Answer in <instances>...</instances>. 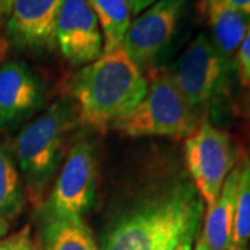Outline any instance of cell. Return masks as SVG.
I'll use <instances>...</instances> for the list:
<instances>
[{"instance_id": "obj_16", "label": "cell", "mask_w": 250, "mask_h": 250, "mask_svg": "<svg viewBox=\"0 0 250 250\" xmlns=\"http://www.w3.org/2000/svg\"><path fill=\"white\" fill-rule=\"evenodd\" d=\"M25 205L22 179L14 154L0 143V221L13 218Z\"/></svg>"}, {"instance_id": "obj_8", "label": "cell", "mask_w": 250, "mask_h": 250, "mask_svg": "<svg viewBox=\"0 0 250 250\" xmlns=\"http://www.w3.org/2000/svg\"><path fill=\"white\" fill-rule=\"evenodd\" d=\"M188 0H157L138 14L125 34L123 49L141 68L168 47L187 11Z\"/></svg>"}, {"instance_id": "obj_9", "label": "cell", "mask_w": 250, "mask_h": 250, "mask_svg": "<svg viewBox=\"0 0 250 250\" xmlns=\"http://www.w3.org/2000/svg\"><path fill=\"white\" fill-rule=\"evenodd\" d=\"M56 41L74 65H88L103 54V34L89 0H62Z\"/></svg>"}, {"instance_id": "obj_22", "label": "cell", "mask_w": 250, "mask_h": 250, "mask_svg": "<svg viewBox=\"0 0 250 250\" xmlns=\"http://www.w3.org/2000/svg\"><path fill=\"white\" fill-rule=\"evenodd\" d=\"M13 1L14 0H0V22L7 20Z\"/></svg>"}, {"instance_id": "obj_5", "label": "cell", "mask_w": 250, "mask_h": 250, "mask_svg": "<svg viewBox=\"0 0 250 250\" xmlns=\"http://www.w3.org/2000/svg\"><path fill=\"white\" fill-rule=\"evenodd\" d=\"M232 68V60L225 57L208 36L199 34L171 74L189 107L199 117L227 95Z\"/></svg>"}, {"instance_id": "obj_19", "label": "cell", "mask_w": 250, "mask_h": 250, "mask_svg": "<svg viewBox=\"0 0 250 250\" xmlns=\"http://www.w3.org/2000/svg\"><path fill=\"white\" fill-rule=\"evenodd\" d=\"M4 221H0V231L1 225ZM0 250H38L31 242L29 236L27 235V231L17 233L14 236H10L7 239L0 241Z\"/></svg>"}, {"instance_id": "obj_21", "label": "cell", "mask_w": 250, "mask_h": 250, "mask_svg": "<svg viewBox=\"0 0 250 250\" xmlns=\"http://www.w3.org/2000/svg\"><path fill=\"white\" fill-rule=\"evenodd\" d=\"M245 17L250 20V0H229Z\"/></svg>"}, {"instance_id": "obj_15", "label": "cell", "mask_w": 250, "mask_h": 250, "mask_svg": "<svg viewBox=\"0 0 250 250\" xmlns=\"http://www.w3.org/2000/svg\"><path fill=\"white\" fill-rule=\"evenodd\" d=\"M103 34V53L123 46L131 25V7L128 0H89Z\"/></svg>"}, {"instance_id": "obj_23", "label": "cell", "mask_w": 250, "mask_h": 250, "mask_svg": "<svg viewBox=\"0 0 250 250\" xmlns=\"http://www.w3.org/2000/svg\"><path fill=\"white\" fill-rule=\"evenodd\" d=\"M195 236H188L184 241L181 242L178 245V248L175 250H192V241H193Z\"/></svg>"}, {"instance_id": "obj_4", "label": "cell", "mask_w": 250, "mask_h": 250, "mask_svg": "<svg viewBox=\"0 0 250 250\" xmlns=\"http://www.w3.org/2000/svg\"><path fill=\"white\" fill-rule=\"evenodd\" d=\"M199 117L189 107L171 71H153L143 99L113 128L128 136L188 138L195 132Z\"/></svg>"}, {"instance_id": "obj_3", "label": "cell", "mask_w": 250, "mask_h": 250, "mask_svg": "<svg viewBox=\"0 0 250 250\" xmlns=\"http://www.w3.org/2000/svg\"><path fill=\"white\" fill-rule=\"evenodd\" d=\"M75 121L74 102L60 99L16 138L13 154L28 199L34 205L42 206L45 202L46 189L57 171L65 138Z\"/></svg>"}, {"instance_id": "obj_12", "label": "cell", "mask_w": 250, "mask_h": 250, "mask_svg": "<svg viewBox=\"0 0 250 250\" xmlns=\"http://www.w3.org/2000/svg\"><path fill=\"white\" fill-rule=\"evenodd\" d=\"M241 163L233 167L224 182L223 189L213 205L207 206L200 241L208 250H220L232 246V231Z\"/></svg>"}, {"instance_id": "obj_1", "label": "cell", "mask_w": 250, "mask_h": 250, "mask_svg": "<svg viewBox=\"0 0 250 250\" xmlns=\"http://www.w3.org/2000/svg\"><path fill=\"white\" fill-rule=\"evenodd\" d=\"M203 200L193 184L179 181L117 217L102 241V250H175L195 236Z\"/></svg>"}, {"instance_id": "obj_24", "label": "cell", "mask_w": 250, "mask_h": 250, "mask_svg": "<svg viewBox=\"0 0 250 250\" xmlns=\"http://www.w3.org/2000/svg\"><path fill=\"white\" fill-rule=\"evenodd\" d=\"M197 241L200 242V245H202V248H203V250H208L207 248H206L205 245H203V242L200 241V239H197ZM220 250H235V248L233 246H229V248H225V249H220Z\"/></svg>"}, {"instance_id": "obj_18", "label": "cell", "mask_w": 250, "mask_h": 250, "mask_svg": "<svg viewBox=\"0 0 250 250\" xmlns=\"http://www.w3.org/2000/svg\"><path fill=\"white\" fill-rule=\"evenodd\" d=\"M236 64L242 83L250 88V25L236 52Z\"/></svg>"}, {"instance_id": "obj_2", "label": "cell", "mask_w": 250, "mask_h": 250, "mask_svg": "<svg viewBox=\"0 0 250 250\" xmlns=\"http://www.w3.org/2000/svg\"><path fill=\"white\" fill-rule=\"evenodd\" d=\"M146 90L147 78L123 46L83 65L71 82L80 120L100 132L126 116Z\"/></svg>"}, {"instance_id": "obj_13", "label": "cell", "mask_w": 250, "mask_h": 250, "mask_svg": "<svg viewBox=\"0 0 250 250\" xmlns=\"http://www.w3.org/2000/svg\"><path fill=\"white\" fill-rule=\"evenodd\" d=\"M207 24L213 42L221 53L232 60L249 28V20L229 0H203Z\"/></svg>"}, {"instance_id": "obj_7", "label": "cell", "mask_w": 250, "mask_h": 250, "mask_svg": "<svg viewBox=\"0 0 250 250\" xmlns=\"http://www.w3.org/2000/svg\"><path fill=\"white\" fill-rule=\"evenodd\" d=\"M96 195V156L93 145L82 139L68 152L41 215H83Z\"/></svg>"}, {"instance_id": "obj_25", "label": "cell", "mask_w": 250, "mask_h": 250, "mask_svg": "<svg viewBox=\"0 0 250 250\" xmlns=\"http://www.w3.org/2000/svg\"><path fill=\"white\" fill-rule=\"evenodd\" d=\"M249 106H250V98H249Z\"/></svg>"}, {"instance_id": "obj_17", "label": "cell", "mask_w": 250, "mask_h": 250, "mask_svg": "<svg viewBox=\"0 0 250 250\" xmlns=\"http://www.w3.org/2000/svg\"><path fill=\"white\" fill-rule=\"evenodd\" d=\"M250 241V159L241 163L236 208L233 218L232 246L235 250H246Z\"/></svg>"}, {"instance_id": "obj_10", "label": "cell", "mask_w": 250, "mask_h": 250, "mask_svg": "<svg viewBox=\"0 0 250 250\" xmlns=\"http://www.w3.org/2000/svg\"><path fill=\"white\" fill-rule=\"evenodd\" d=\"M62 0H14L6 20V39L18 52L53 50Z\"/></svg>"}, {"instance_id": "obj_6", "label": "cell", "mask_w": 250, "mask_h": 250, "mask_svg": "<svg viewBox=\"0 0 250 250\" xmlns=\"http://www.w3.org/2000/svg\"><path fill=\"white\" fill-rule=\"evenodd\" d=\"M185 163L197 193L210 206L235 167L236 149L229 135L203 117L185 141Z\"/></svg>"}, {"instance_id": "obj_11", "label": "cell", "mask_w": 250, "mask_h": 250, "mask_svg": "<svg viewBox=\"0 0 250 250\" xmlns=\"http://www.w3.org/2000/svg\"><path fill=\"white\" fill-rule=\"evenodd\" d=\"M43 104V86L22 60L0 64V128H13Z\"/></svg>"}, {"instance_id": "obj_14", "label": "cell", "mask_w": 250, "mask_h": 250, "mask_svg": "<svg viewBox=\"0 0 250 250\" xmlns=\"http://www.w3.org/2000/svg\"><path fill=\"white\" fill-rule=\"evenodd\" d=\"M42 250H100L81 215H41Z\"/></svg>"}, {"instance_id": "obj_20", "label": "cell", "mask_w": 250, "mask_h": 250, "mask_svg": "<svg viewBox=\"0 0 250 250\" xmlns=\"http://www.w3.org/2000/svg\"><path fill=\"white\" fill-rule=\"evenodd\" d=\"M156 1L157 0H128L129 7H131V13L135 14V16L141 14L142 11H145L147 7H150L153 3H156Z\"/></svg>"}]
</instances>
